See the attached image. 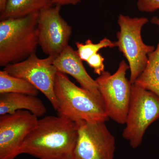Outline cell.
Listing matches in <instances>:
<instances>
[{
  "instance_id": "5b68a950",
  "label": "cell",
  "mask_w": 159,
  "mask_h": 159,
  "mask_svg": "<svg viewBox=\"0 0 159 159\" xmlns=\"http://www.w3.org/2000/svg\"><path fill=\"white\" fill-rule=\"evenodd\" d=\"M129 66L124 60L114 74L104 71L96 80L109 118L125 124L131 97L132 84L126 78Z\"/></svg>"
},
{
  "instance_id": "8fae6325",
  "label": "cell",
  "mask_w": 159,
  "mask_h": 159,
  "mask_svg": "<svg viewBox=\"0 0 159 159\" xmlns=\"http://www.w3.org/2000/svg\"><path fill=\"white\" fill-rule=\"evenodd\" d=\"M82 61L77 51L68 45L54 58L53 64L58 72L70 75L83 88L102 98L96 80L86 70Z\"/></svg>"
},
{
  "instance_id": "ac0fdd59",
  "label": "cell",
  "mask_w": 159,
  "mask_h": 159,
  "mask_svg": "<svg viewBox=\"0 0 159 159\" xmlns=\"http://www.w3.org/2000/svg\"><path fill=\"white\" fill-rule=\"evenodd\" d=\"M139 11L152 12L159 9V0H137Z\"/></svg>"
},
{
  "instance_id": "52a82bcc",
  "label": "cell",
  "mask_w": 159,
  "mask_h": 159,
  "mask_svg": "<svg viewBox=\"0 0 159 159\" xmlns=\"http://www.w3.org/2000/svg\"><path fill=\"white\" fill-rule=\"evenodd\" d=\"M55 58L48 56L40 59L35 53L23 61L6 66L3 70L11 76L30 83L43 94L57 111L58 103L54 93V85L58 71L53 64Z\"/></svg>"
},
{
  "instance_id": "7a4b0ae2",
  "label": "cell",
  "mask_w": 159,
  "mask_h": 159,
  "mask_svg": "<svg viewBox=\"0 0 159 159\" xmlns=\"http://www.w3.org/2000/svg\"><path fill=\"white\" fill-rule=\"evenodd\" d=\"M54 93L58 103L57 116L75 122H106L108 120L102 98L77 86L66 74L58 71Z\"/></svg>"
},
{
  "instance_id": "5bb4252c",
  "label": "cell",
  "mask_w": 159,
  "mask_h": 159,
  "mask_svg": "<svg viewBox=\"0 0 159 159\" xmlns=\"http://www.w3.org/2000/svg\"><path fill=\"white\" fill-rule=\"evenodd\" d=\"M53 6L52 0H7L5 10L0 13V20L25 17Z\"/></svg>"
},
{
  "instance_id": "30bf717a",
  "label": "cell",
  "mask_w": 159,
  "mask_h": 159,
  "mask_svg": "<svg viewBox=\"0 0 159 159\" xmlns=\"http://www.w3.org/2000/svg\"><path fill=\"white\" fill-rule=\"evenodd\" d=\"M38 117L26 110L0 117V159H15L20 155L26 137L37 125Z\"/></svg>"
},
{
  "instance_id": "277c9868",
  "label": "cell",
  "mask_w": 159,
  "mask_h": 159,
  "mask_svg": "<svg viewBox=\"0 0 159 159\" xmlns=\"http://www.w3.org/2000/svg\"><path fill=\"white\" fill-rule=\"evenodd\" d=\"M148 22L145 17L131 18L120 14L118 17L120 30L117 33L116 47L128 61L132 84L145 70L148 54L155 49L153 46L145 44L142 39V28Z\"/></svg>"
},
{
  "instance_id": "9c48e42d",
  "label": "cell",
  "mask_w": 159,
  "mask_h": 159,
  "mask_svg": "<svg viewBox=\"0 0 159 159\" xmlns=\"http://www.w3.org/2000/svg\"><path fill=\"white\" fill-rule=\"evenodd\" d=\"M61 6L43 9L38 19L39 45L45 54L56 57L69 45L72 28L60 15Z\"/></svg>"
},
{
  "instance_id": "9a60e30c",
  "label": "cell",
  "mask_w": 159,
  "mask_h": 159,
  "mask_svg": "<svg viewBox=\"0 0 159 159\" xmlns=\"http://www.w3.org/2000/svg\"><path fill=\"white\" fill-rule=\"evenodd\" d=\"M8 93L36 96L39 90L25 80L11 76L3 70L0 71V94Z\"/></svg>"
},
{
  "instance_id": "ffe728a7",
  "label": "cell",
  "mask_w": 159,
  "mask_h": 159,
  "mask_svg": "<svg viewBox=\"0 0 159 159\" xmlns=\"http://www.w3.org/2000/svg\"><path fill=\"white\" fill-rule=\"evenodd\" d=\"M7 0H0V13H2L6 8Z\"/></svg>"
},
{
  "instance_id": "8992f818",
  "label": "cell",
  "mask_w": 159,
  "mask_h": 159,
  "mask_svg": "<svg viewBox=\"0 0 159 159\" xmlns=\"http://www.w3.org/2000/svg\"><path fill=\"white\" fill-rule=\"evenodd\" d=\"M159 118V97L133 84L125 127L122 133L132 148H137L141 145L146 129Z\"/></svg>"
},
{
  "instance_id": "3957f363",
  "label": "cell",
  "mask_w": 159,
  "mask_h": 159,
  "mask_svg": "<svg viewBox=\"0 0 159 159\" xmlns=\"http://www.w3.org/2000/svg\"><path fill=\"white\" fill-rule=\"evenodd\" d=\"M39 13L1 20V66L23 61L35 54L39 45Z\"/></svg>"
},
{
  "instance_id": "4fadbf2b",
  "label": "cell",
  "mask_w": 159,
  "mask_h": 159,
  "mask_svg": "<svg viewBox=\"0 0 159 159\" xmlns=\"http://www.w3.org/2000/svg\"><path fill=\"white\" fill-rule=\"evenodd\" d=\"M151 22L157 26L159 31V18L154 16ZM134 84L159 97V40L156 48L148 54L145 70Z\"/></svg>"
},
{
  "instance_id": "7c38bea8",
  "label": "cell",
  "mask_w": 159,
  "mask_h": 159,
  "mask_svg": "<svg viewBox=\"0 0 159 159\" xmlns=\"http://www.w3.org/2000/svg\"><path fill=\"white\" fill-rule=\"evenodd\" d=\"M18 110L29 111L38 118L45 114L47 109L36 96L16 93L0 94V115L12 114Z\"/></svg>"
},
{
  "instance_id": "ba28073f",
  "label": "cell",
  "mask_w": 159,
  "mask_h": 159,
  "mask_svg": "<svg viewBox=\"0 0 159 159\" xmlns=\"http://www.w3.org/2000/svg\"><path fill=\"white\" fill-rule=\"evenodd\" d=\"M78 137L73 159H114L116 139L105 122H76Z\"/></svg>"
},
{
  "instance_id": "d6986e66",
  "label": "cell",
  "mask_w": 159,
  "mask_h": 159,
  "mask_svg": "<svg viewBox=\"0 0 159 159\" xmlns=\"http://www.w3.org/2000/svg\"><path fill=\"white\" fill-rule=\"evenodd\" d=\"M81 0H52L53 5H58L61 6L65 5H75L80 2Z\"/></svg>"
},
{
  "instance_id": "2e32d148",
  "label": "cell",
  "mask_w": 159,
  "mask_h": 159,
  "mask_svg": "<svg viewBox=\"0 0 159 159\" xmlns=\"http://www.w3.org/2000/svg\"><path fill=\"white\" fill-rule=\"evenodd\" d=\"M77 54L83 61H87L94 54L98 53L100 49L103 48H113L116 47V42H112L104 38L98 43H93L90 39L86 41L85 43L76 42Z\"/></svg>"
},
{
  "instance_id": "6da1fadb",
  "label": "cell",
  "mask_w": 159,
  "mask_h": 159,
  "mask_svg": "<svg viewBox=\"0 0 159 159\" xmlns=\"http://www.w3.org/2000/svg\"><path fill=\"white\" fill-rule=\"evenodd\" d=\"M78 137L77 123L61 116H47L26 137L20 154L39 159H73Z\"/></svg>"
},
{
  "instance_id": "e0dca14e",
  "label": "cell",
  "mask_w": 159,
  "mask_h": 159,
  "mask_svg": "<svg viewBox=\"0 0 159 159\" xmlns=\"http://www.w3.org/2000/svg\"><path fill=\"white\" fill-rule=\"evenodd\" d=\"M104 58L99 53H97L93 55L87 61L89 65L94 70L95 74L98 75H101L104 71V65L103 61Z\"/></svg>"
}]
</instances>
